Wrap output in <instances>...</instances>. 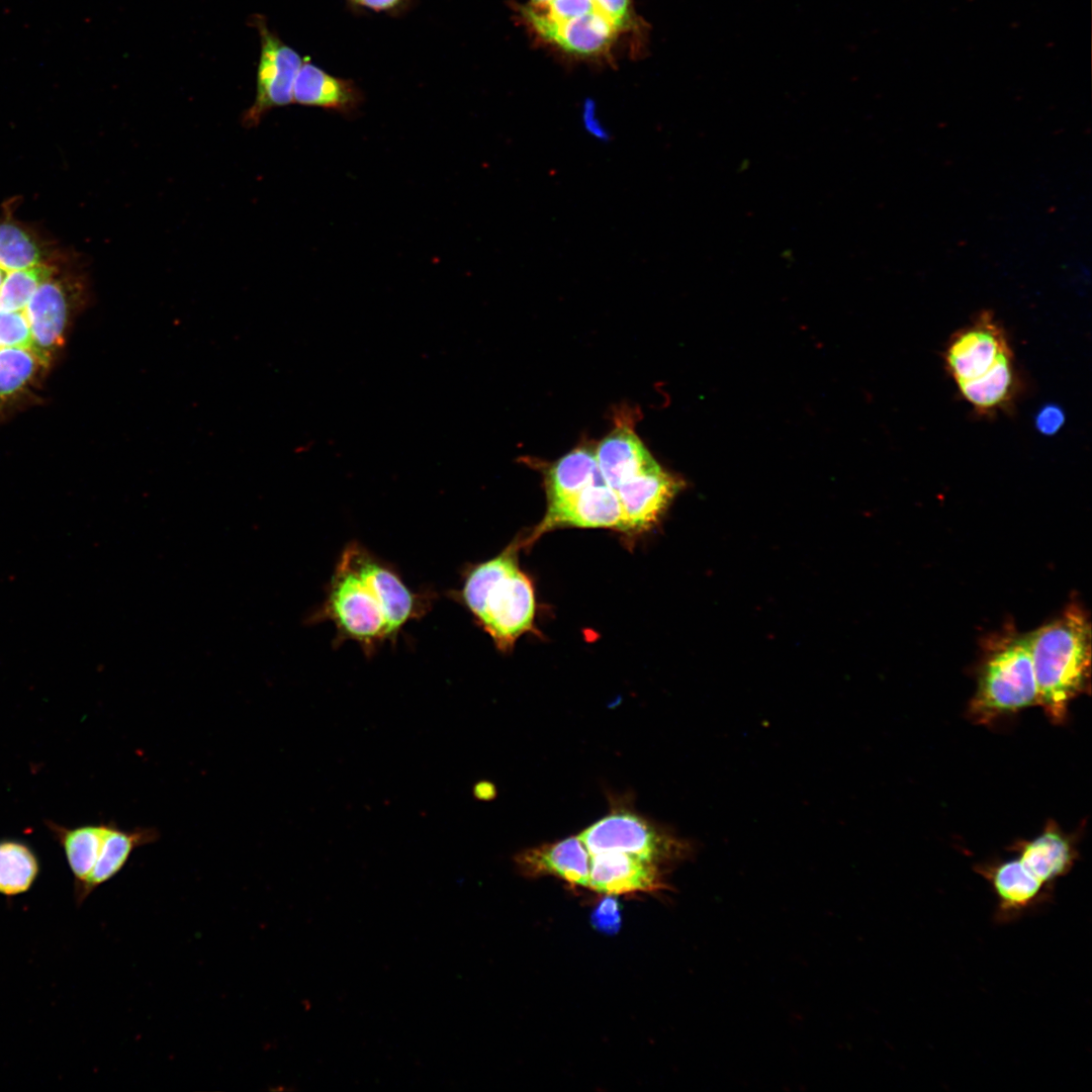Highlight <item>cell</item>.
<instances>
[{"label":"cell","mask_w":1092,"mask_h":1092,"mask_svg":"<svg viewBox=\"0 0 1092 1092\" xmlns=\"http://www.w3.org/2000/svg\"><path fill=\"white\" fill-rule=\"evenodd\" d=\"M605 482L599 471L596 453L579 447L550 466L545 475L548 506L563 503L584 487Z\"/></svg>","instance_id":"22"},{"label":"cell","mask_w":1092,"mask_h":1092,"mask_svg":"<svg viewBox=\"0 0 1092 1092\" xmlns=\"http://www.w3.org/2000/svg\"><path fill=\"white\" fill-rule=\"evenodd\" d=\"M1027 635L1038 706L1053 723L1061 724L1072 702L1090 690V616L1073 600L1060 615Z\"/></svg>","instance_id":"1"},{"label":"cell","mask_w":1092,"mask_h":1092,"mask_svg":"<svg viewBox=\"0 0 1092 1092\" xmlns=\"http://www.w3.org/2000/svg\"><path fill=\"white\" fill-rule=\"evenodd\" d=\"M550 1H552V0H529V2H527V4L532 5V6H543V5L548 4Z\"/></svg>","instance_id":"31"},{"label":"cell","mask_w":1092,"mask_h":1092,"mask_svg":"<svg viewBox=\"0 0 1092 1092\" xmlns=\"http://www.w3.org/2000/svg\"><path fill=\"white\" fill-rule=\"evenodd\" d=\"M60 270L44 280L23 310L31 335V348L49 362L51 353L63 343L68 315L66 289Z\"/></svg>","instance_id":"14"},{"label":"cell","mask_w":1092,"mask_h":1092,"mask_svg":"<svg viewBox=\"0 0 1092 1092\" xmlns=\"http://www.w3.org/2000/svg\"><path fill=\"white\" fill-rule=\"evenodd\" d=\"M1066 421L1064 411L1060 405L1048 403L1042 405L1035 415V429L1044 436L1057 434Z\"/></svg>","instance_id":"27"},{"label":"cell","mask_w":1092,"mask_h":1092,"mask_svg":"<svg viewBox=\"0 0 1092 1092\" xmlns=\"http://www.w3.org/2000/svg\"><path fill=\"white\" fill-rule=\"evenodd\" d=\"M1012 357L1006 332L989 310L957 331L943 354L946 372L956 385L983 377Z\"/></svg>","instance_id":"6"},{"label":"cell","mask_w":1092,"mask_h":1092,"mask_svg":"<svg viewBox=\"0 0 1092 1092\" xmlns=\"http://www.w3.org/2000/svg\"><path fill=\"white\" fill-rule=\"evenodd\" d=\"M590 855L606 851L629 853L655 863L689 855V842L664 832L642 817L614 812L592 824L579 835Z\"/></svg>","instance_id":"5"},{"label":"cell","mask_w":1092,"mask_h":1092,"mask_svg":"<svg viewBox=\"0 0 1092 1092\" xmlns=\"http://www.w3.org/2000/svg\"><path fill=\"white\" fill-rule=\"evenodd\" d=\"M514 541L495 557L466 571L456 599L467 608L500 651L533 632L536 602L530 578L520 569Z\"/></svg>","instance_id":"2"},{"label":"cell","mask_w":1092,"mask_h":1092,"mask_svg":"<svg viewBox=\"0 0 1092 1092\" xmlns=\"http://www.w3.org/2000/svg\"><path fill=\"white\" fill-rule=\"evenodd\" d=\"M341 555L378 594L392 639L397 636L407 622L422 614L424 599L412 592L390 566L373 555L364 546L358 542H351Z\"/></svg>","instance_id":"9"},{"label":"cell","mask_w":1092,"mask_h":1092,"mask_svg":"<svg viewBox=\"0 0 1092 1092\" xmlns=\"http://www.w3.org/2000/svg\"><path fill=\"white\" fill-rule=\"evenodd\" d=\"M998 900L996 917L1010 921L1051 898V890L1029 874L1017 857L981 867Z\"/></svg>","instance_id":"13"},{"label":"cell","mask_w":1092,"mask_h":1092,"mask_svg":"<svg viewBox=\"0 0 1092 1092\" xmlns=\"http://www.w3.org/2000/svg\"><path fill=\"white\" fill-rule=\"evenodd\" d=\"M595 453L603 480L615 490L626 480L658 466L633 429L624 425L602 440Z\"/></svg>","instance_id":"17"},{"label":"cell","mask_w":1092,"mask_h":1092,"mask_svg":"<svg viewBox=\"0 0 1092 1092\" xmlns=\"http://www.w3.org/2000/svg\"><path fill=\"white\" fill-rule=\"evenodd\" d=\"M599 8L605 12L616 24L621 33H628L635 37L638 46L644 36L645 24L634 11L633 0H594Z\"/></svg>","instance_id":"25"},{"label":"cell","mask_w":1092,"mask_h":1092,"mask_svg":"<svg viewBox=\"0 0 1092 1092\" xmlns=\"http://www.w3.org/2000/svg\"><path fill=\"white\" fill-rule=\"evenodd\" d=\"M363 97L353 81L332 76L309 62L300 66L292 91L293 102L337 111L346 116L357 112Z\"/></svg>","instance_id":"16"},{"label":"cell","mask_w":1092,"mask_h":1092,"mask_svg":"<svg viewBox=\"0 0 1092 1092\" xmlns=\"http://www.w3.org/2000/svg\"><path fill=\"white\" fill-rule=\"evenodd\" d=\"M684 483L659 465L640 473L616 490L624 514V533H639L657 524Z\"/></svg>","instance_id":"11"},{"label":"cell","mask_w":1092,"mask_h":1092,"mask_svg":"<svg viewBox=\"0 0 1092 1092\" xmlns=\"http://www.w3.org/2000/svg\"><path fill=\"white\" fill-rule=\"evenodd\" d=\"M520 21L535 38L557 49L567 57L613 62L612 50L621 34L614 21L598 9L561 23L517 13Z\"/></svg>","instance_id":"8"},{"label":"cell","mask_w":1092,"mask_h":1092,"mask_svg":"<svg viewBox=\"0 0 1092 1092\" xmlns=\"http://www.w3.org/2000/svg\"><path fill=\"white\" fill-rule=\"evenodd\" d=\"M657 863L620 851L593 854L587 888L608 895L662 889Z\"/></svg>","instance_id":"12"},{"label":"cell","mask_w":1092,"mask_h":1092,"mask_svg":"<svg viewBox=\"0 0 1092 1092\" xmlns=\"http://www.w3.org/2000/svg\"><path fill=\"white\" fill-rule=\"evenodd\" d=\"M618 903L613 898L604 899L593 915V922L600 930L615 931L620 925Z\"/></svg>","instance_id":"28"},{"label":"cell","mask_w":1092,"mask_h":1092,"mask_svg":"<svg viewBox=\"0 0 1092 1092\" xmlns=\"http://www.w3.org/2000/svg\"><path fill=\"white\" fill-rule=\"evenodd\" d=\"M160 836L158 828L153 826L123 829L110 820L101 854L82 889L74 895L76 906L82 905L92 892L119 874L135 849L158 841Z\"/></svg>","instance_id":"18"},{"label":"cell","mask_w":1092,"mask_h":1092,"mask_svg":"<svg viewBox=\"0 0 1092 1092\" xmlns=\"http://www.w3.org/2000/svg\"><path fill=\"white\" fill-rule=\"evenodd\" d=\"M473 794H474L475 798H477L479 800L488 801V800H491V799L494 798V796H495V788L489 782H485V781L479 782V783L475 784V786L473 788Z\"/></svg>","instance_id":"30"},{"label":"cell","mask_w":1092,"mask_h":1092,"mask_svg":"<svg viewBox=\"0 0 1092 1092\" xmlns=\"http://www.w3.org/2000/svg\"><path fill=\"white\" fill-rule=\"evenodd\" d=\"M48 361L31 347L10 346L0 349V396L11 395L23 388Z\"/></svg>","instance_id":"24"},{"label":"cell","mask_w":1092,"mask_h":1092,"mask_svg":"<svg viewBox=\"0 0 1092 1092\" xmlns=\"http://www.w3.org/2000/svg\"><path fill=\"white\" fill-rule=\"evenodd\" d=\"M1038 702L1028 635L1007 624L987 637L982 646L977 687L968 709L970 718L988 724L1038 706Z\"/></svg>","instance_id":"3"},{"label":"cell","mask_w":1092,"mask_h":1092,"mask_svg":"<svg viewBox=\"0 0 1092 1092\" xmlns=\"http://www.w3.org/2000/svg\"><path fill=\"white\" fill-rule=\"evenodd\" d=\"M351 1H354L356 3L357 0H351Z\"/></svg>","instance_id":"32"},{"label":"cell","mask_w":1092,"mask_h":1092,"mask_svg":"<svg viewBox=\"0 0 1092 1092\" xmlns=\"http://www.w3.org/2000/svg\"><path fill=\"white\" fill-rule=\"evenodd\" d=\"M592 855L579 836L524 850L516 856L529 876L552 875L568 883L587 887Z\"/></svg>","instance_id":"15"},{"label":"cell","mask_w":1092,"mask_h":1092,"mask_svg":"<svg viewBox=\"0 0 1092 1092\" xmlns=\"http://www.w3.org/2000/svg\"><path fill=\"white\" fill-rule=\"evenodd\" d=\"M39 873V858L27 842L0 839V895L13 898L27 893Z\"/></svg>","instance_id":"23"},{"label":"cell","mask_w":1092,"mask_h":1092,"mask_svg":"<svg viewBox=\"0 0 1092 1092\" xmlns=\"http://www.w3.org/2000/svg\"><path fill=\"white\" fill-rule=\"evenodd\" d=\"M559 527L610 528L624 532V514L616 490L606 482L593 483L571 498L548 506L544 519L527 542Z\"/></svg>","instance_id":"10"},{"label":"cell","mask_w":1092,"mask_h":1092,"mask_svg":"<svg viewBox=\"0 0 1092 1092\" xmlns=\"http://www.w3.org/2000/svg\"><path fill=\"white\" fill-rule=\"evenodd\" d=\"M46 826L62 846L73 875L74 895L84 886L103 848L108 822L67 827L47 820Z\"/></svg>","instance_id":"20"},{"label":"cell","mask_w":1092,"mask_h":1092,"mask_svg":"<svg viewBox=\"0 0 1092 1092\" xmlns=\"http://www.w3.org/2000/svg\"><path fill=\"white\" fill-rule=\"evenodd\" d=\"M402 0H357L356 3L375 11L389 10L396 7Z\"/></svg>","instance_id":"29"},{"label":"cell","mask_w":1092,"mask_h":1092,"mask_svg":"<svg viewBox=\"0 0 1092 1092\" xmlns=\"http://www.w3.org/2000/svg\"><path fill=\"white\" fill-rule=\"evenodd\" d=\"M251 23L259 32L261 53L255 100L242 116L245 127L257 126L271 109L293 101V85L302 65L300 56L269 28L264 16L253 15Z\"/></svg>","instance_id":"7"},{"label":"cell","mask_w":1092,"mask_h":1092,"mask_svg":"<svg viewBox=\"0 0 1092 1092\" xmlns=\"http://www.w3.org/2000/svg\"><path fill=\"white\" fill-rule=\"evenodd\" d=\"M957 387L966 402L979 415L991 416L1009 408L1019 392L1014 357L1003 361L985 376Z\"/></svg>","instance_id":"21"},{"label":"cell","mask_w":1092,"mask_h":1092,"mask_svg":"<svg viewBox=\"0 0 1092 1092\" xmlns=\"http://www.w3.org/2000/svg\"><path fill=\"white\" fill-rule=\"evenodd\" d=\"M10 346L31 347V335L23 311H0V349Z\"/></svg>","instance_id":"26"},{"label":"cell","mask_w":1092,"mask_h":1092,"mask_svg":"<svg viewBox=\"0 0 1092 1092\" xmlns=\"http://www.w3.org/2000/svg\"><path fill=\"white\" fill-rule=\"evenodd\" d=\"M1016 856L1026 871L1044 887L1067 875L1076 859L1075 847L1068 835L1053 822L1033 839L1021 842Z\"/></svg>","instance_id":"19"},{"label":"cell","mask_w":1092,"mask_h":1092,"mask_svg":"<svg viewBox=\"0 0 1092 1092\" xmlns=\"http://www.w3.org/2000/svg\"><path fill=\"white\" fill-rule=\"evenodd\" d=\"M332 622L340 640L357 642L366 653L392 639L381 600L372 585L341 555L323 605L309 622Z\"/></svg>","instance_id":"4"}]
</instances>
